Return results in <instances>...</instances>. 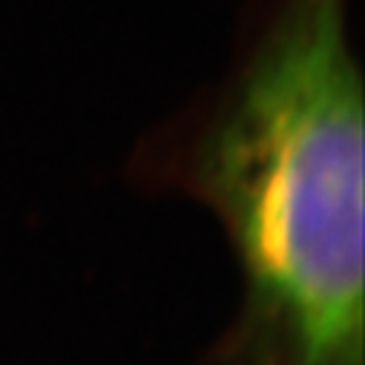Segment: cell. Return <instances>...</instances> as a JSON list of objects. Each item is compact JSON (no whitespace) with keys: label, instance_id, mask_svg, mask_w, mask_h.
Returning a JSON list of instances; mask_svg holds the SVG:
<instances>
[{"label":"cell","instance_id":"obj_1","mask_svg":"<svg viewBox=\"0 0 365 365\" xmlns=\"http://www.w3.org/2000/svg\"><path fill=\"white\" fill-rule=\"evenodd\" d=\"M128 179L214 214L241 300L197 365H365V111L346 0H252L222 76Z\"/></svg>","mask_w":365,"mask_h":365}]
</instances>
